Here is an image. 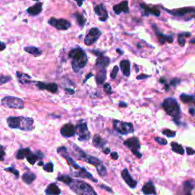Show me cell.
<instances>
[{"mask_svg": "<svg viewBox=\"0 0 195 195\" xmlns=\"http://www.w3.org/2000/svg\"><path fill=\"white\" fill-rule=\"evenodd\" d=\"M8 126L11 129H19L23 131H32L34 128V121L28 117H9L6 120Z\"/></svg>", "mask_w": 195, "mask_h": 195, "instance_id": "6da1fadb", "label": "cell"}, {"mask_svg": "<svg viewBox=\"0 0 195 195\" xmlns=\"http://www.w3.org/2000/svg\"><path fill=\"white\" fill-rule=\"evenodd\" d=\"M69 57L72 59V67L75 73L84 68L88 62V58L86 52L81 48L73 49L69 53Z\"/></svg>", "mask_w": 195, "mask_h": 195, "instance_id": "7a4b0ae2", "label": "cell"}, {"mask_svg": "<svg viewBox=\"0 0 195 195\" xmlns=\"http://www.w3.org/2000/svg\"><path fill=\"white\" fill-rule=\"evenodd\" d=\"M69 187L77 195H98L91 185L83 181L73 179Z\"/></svg>", "mask_w": 195, "mask_h": 195, "instance_id": "3957f363", "label": "cell"}, {"mask_svg": "<svg viewBox=\"0 0 195 195\" xmlns=\"http://www.w3.org/2000/svg\"><path fill=\"white\" fill-rule=\"evenodd\" d=\"M164 110L167 112L168 115L172 116L174 118H177L180 116L181 109L179 104H178L176 100L173 98H167L164 100L163 103Z\"/></svg>", "mask_w": 195, "mask_h": 195, "instance_id": "277c9868", "label": "cell"}, {"mask_svg": "<svg viewBox=\"0 0 195 195\" xmlns=\"http://www.w3.org/2000/svg\"><path fill=\"white\" fill-rule=\"evenodd\" d=\"M1 103L4 107L15 109H23L24 108V101L20 98L14 96H6L1 100Z\"/></svg>", "mask_w": 195, "mask_h": 195, "instance_id": "5b68a950", "label": "cell"}, {"mask_svg": "<svg viewBox=\"0 0 195 195\" xmlns=\"http://www.w3.org/2000/svg\"><path fill=\"white\" fill-rule=\"evenodd\" d=\"M113 127H114V130L122 135L132 134L134 131L132 124L127 122H122V121H117V120L113 121Z\"/></svg>", "mask_w": 195, "mask_h": 195, "instance_id": "8992f818", "label": "cell"}, {"mask_svg": "<svg viewBox=\"0 0 195 195\" xmlns=\"http://www.w3.org/2000/svg\"><path fill=\"white\" fill-rule=\"evenodd\" d=\"M85 162L95 166L96 170H97L98 175H99L100 176L103 177L105 176V175H107V169H106L105 168V165H104L102 161L100 160L99 159L96 158V157L91 156V155H88V157H87Z\"/></svg>", "mask_w": 195, "mask_h": 195, "instance_id": "52a82bcc", "label": "cell"}, {"mask_svg": "<svg viewBox=\"0 0 195 195\" xmlns=\"http://www.w3.org/2000/svg\"><path fill=\"white\" fill-rule=\"evenodd\" d=\"M76 134L78 135V139L79 141L86 142L90 139V132L88 131V126L85 121H81L76 127Z\"/></svg>", "mask_w": 195, "mask_h": 195, "instance_id": "ba28073f", "label": "cell"}, {"mask_svg": "<svg viewBox=\"0 0 195 195\" xmlns=\"http://www.w3.org/2000/svg\"><path fill=\"white\" fill-rule=\"evenodd\" d=\"M57 153L60 154L63 158L65 159L66 161L67 162V163H68V165H70V167L71 168H75L76 170H79L80 168H82V167L79 166V165L76 163V162L72 158V156L70 155L68 150H67L66 147L64 146L59 147V148L57 149Z\"/></svg>", "mask_w": 195, "mask_h": 195, "instance_id": "9c48e42d", "label": "cell"}, {"mask_svg": "<svg viewBox=\"0 0 195 195\" xmlns=\"http://www.w3.org/2000/svg\"><path fill=\"white\" fill-rule=\"evenodd\" d=\"M124 144L127 148L130 149L131 152L134 155H137L138 158H141L142 157V154L139 152V149L140 148V142L137 137H131V138L128 139V140L124 141Z\"/></svg>", "mask_w": 195, "mask_h": 195, "instance_id": "30bf717a", "label": "cell"}, {"mask_svg": "<svg viewBox=\"0 0 195 195\" xmlns=\"http://www.w3.org/2000/svg\"><path fill=\"white\" fill-rule=\"evenodd\" d=\"M101 33L99 31V29L97 28H92L89 31V32L87 34L86 37H85L84 42L86 44V45L90 46L94 44L99 38V37L101 36Z\"/></svg>", "mask_w": 195, "mask_h": 195, "instance_id": "8fae6325", "label": "cell"}, {"mask_svg": "<svg viewBox=\"0 0 195 195\" xmlns=\"http://www.w3.org/2000/svg\"><path fill=\"white\" fill-rule=\"evenodd\" d=\"M49 24L53 26L58 30H67L70 28L71 24L65 19H56L55 18H50Z\"/></svg>", "mask_w": 195, "mask_h": 195, "instance_id": "7c38bea8", "label": "cell"}, {"mask_svg": "<svg viewBox=\"0 0 195 195\" xmlns=\"http://www.w3.org/2000/svg\"><path fill=\"white\" fill-rule=\"evenodd\" d=\"M71 175L73 177H76V178H86V179L90 180V181H93V182H98V180L95 178H94L92 175L91 173L88 172V171L85 168L82 167L79 170H77L76 172H71Z\"/></svg>", "mask_w": 195, "mask_h": 195, "instance_id": "4fadbf2b", "label": "cell"}, {"mask_svg": "<svg viewBox=\"0 0 195 195\" xmlns=\"http://www.w3.org/2000/svg\"><path fill=\"white\" fill-rule=\"evenodd\" d=\"M60 134L63 137L66 138H70L76 136V128L73 124H66L63 125L60 129Z\"/></svg>", "mask_w": 195, "mask_h": 195, "instance_id": "5bb4252c", "label": "cell"}, {"mask_svg": "<svg viewBox=\"0 0 195 195\" xmlns=\"http://www.w3.org/2000/svg\"><path fill=\"white\" fill-rule=\"evenodd\" d=\"M70 146H71V152L73 155H74L75 158L78 160H84L86 161V158L88 157V155L83 151L80 147L76 145L73 142H70Z\"/></svg>", "mask_w": 195, "mask_h": 195, "instance_id": "9a60e30c", "label": "cell"}, {"mask_svg": "<svg viewBox=\"0 0 195 195\" xmlns=\"http://www.w3.org/2000/svg\"><path fill=\"white\" fill-rule=\"evenodd\" d=\"M37 88L40 90H47L51 93H57L58 91V86L56 83H44L38 82L36 84Z\"/></svg>", "mask_w": 195, "mask_h": 195, "instance_id": "2e32d148", "label": "cell"}, {"mask_svg": "<svg viewBox=\"0 0 195 195\" xmlns=\"http://www.w3.org/2000/svg\"><path fill=\"white\" fill-rule=\"evenodd\" d=\"M121 176H122L123 179L124 180L127 184L131 188H135L137 185V182L131 177V175L129 173L128 170L124 169L121 172Z\"/></svg>", "mask_w": 195, "mask_h": 195, "instance_id": "e0dca14e", "label": "cell"}, {"mask_svg": "<svg viewBox=\"0 0 195 195\" xmlns=\"http://www.w3.org/2000/svg\"><path fill=\"white\" fill-rule=\"evenodd\" d=\"M95 11L96 14L99 16V19L101 22H105L108 19V11L105 9V8H104L103 4L98 5V6H96V7L95 8Z\"/></svg>", "mask_w": 195, "mask_h": 195, "instance_id": "ac0fdd59", "label": "cell"}, {"mask_svg": "<svg viewBox=\"0 0 195 195\" xmlns=\"http://www.w3.org/2000/svg\"><path fill=\"white\" fill-rule=\"evenodd\" d=\"M46 195H60L61 190L56 183H50L44 191Z\"/></svg>", "mask_w": 195, "mask_h": 195, "instance_id": "d6986e66", "label": "cell"}, {"mask_svg": "<svg viewBox=\"0 0 195 195\" xmlns=\"http://www.w3.org/2000/svg\"><path fill=\"white\" fill-rule=\"evenodd\" d=\"M114 11H115V13L117 15L121 14V12H125L127 13L129 11V8H128V2L127 1H124L121 3H120L118 5H116L113 8Z\"/></svg>", "mask_w": 195, "mask_h": 195, "instance_id": "ffe728a7", "label": "cell"}, {"mask_svg": "<svg viewBox=\"0 0 195 195\" xmlns=\"http://www.w3.org/2000/svg\"><path fill=\"white\" fill-rule=\"evenodd\" d=\"M106 142L107 141L104 139H103L101 136L98 135V134H95L93 137V140H92V143L93 146L95 147L98 149H102L104 148V146H105Z\"/></svg>", "mask_w": 195, "mask_h": 195, "instance_id": "44dd1931", "label": "cell"}, {"mask_svg": "<svg viewBox=\"0 0 195 195\" xmlns=\"http://www.w3.org/2000/svg\"><path fill=\"white\" fill-rule=\"evenodd\" d=\"M110 63V59L104 56H99L96 60V66L101 69H105Z\"/></svg>", "mask_w": 195, "mask_h": 195, "instance_id": "7402d4cb", "label": "cell"}, {"mask_svg": "<svg viewBox=\"0 0 195 195\" xmlns=\"http://www.w3.org/2000/svg\"><path fill=\"white\" fill-rule=\"evenodd\" d=\"M36 178H37V176H36L35 174L29 171L24 172L22 176V181L27 184H32L33 181L36 179Z\"/></svg>", "mask_w": 195, "mask_h": 195, "instance_id": "603a6c76", "label": "cell"}, {"mask_svg": "<svg viewBox=\"0 0 195 195\" xmlns=\"http://www.w3.org/2000/svg\"><path fill=\"white\" fill-rule=\"evenodd\" d=\"M142 191L143 192V194L145 195H150V194H156V191H155V188L154 184H152L151 181L146 183V184H144V186L142 187Z\"/></svg>", "mask_w": 195, "mask_h": 195, "instance_id": "cb8c5ba5", "label": "cell"}, {"mask_svg": "<svg viewBox=\"0 0 195 195\" xmlns=\"http://www.w3.org/2000/svg\"><path fill=\"white\" fill-rule=\"evenodd\" d=\"M120 66H121V70H122L123 74L125 76H129L130 73V61L127 60H122L120 63Z\"/></svg>", "mask_w": 195, "mask_h": 195, "instance_id": "d4e9b609", "label": "cell"}, {"mask_svg": "<svg viewBox=\"0 0 195 195\" xmlns=\"http://www.w3.org/2000/svg\"><path fill=\"white\" fill-rule=\"evenodd\" d=\"M170 14L173 15L175 16H184L186 14L188 13H191L192 11H194V9H191V8H184V9H177V10L174 11H168Z\"/></svg>", "mask_w": 195, "mask_h": 195, "instance_id": "484cf974", "label": "cell"}, {"mask_svg": "<svg viewBox=\"0 0 195 195\" xmlns=\"http://www.w3.org/2000/svg\"><path fill=\"white\" fill-rule=\"evenodd\" d=\"M42 11V3L39 2L35 4L32 7L28 8L27 10V12L31 15H37L40 14Z\"/></svg>", "mask_w": 195, "mask_h": 195, "instance_id": "4316f807", "label": "cell"}, {"mask_svg": "<svg viewBox=\"0 0 195 195\" xmlns=\"http://www.w3.org/2000/svg\"><path fill=\"white\" fill-rule=\"evenodd\" d=\"M106 79V70L104 69H101L98 72V73L96 74L95 76V80L97 84L99 86V85H102L103 83H104Z\"/></svg>", "mask_w": 195, "mask_h": 195, "instance_id": "83f0119b", "label": "cell"}, {"mask_svg": "<svg viewBox=\"0 0 195 195\" xmlns=\"http://www.w3.org/2000/svg\"><path fill=\"white\" fill-rule=\"evenodd\" d=\"M32 152V150H30V148H22L20 150H18V152H16L15 157L17 159H24V158L28 156V155L30 154V152Z\"/></svg>", "mask_w": 195, "mask_h": 195, "instance_id": "f1b7e54d", "label": "cell"}, {"mask_svg": "<svg viewBox=\"0 0 195 195\" xmlns=\"http://www.w3.org/2000/svg\"><path fill=\"white\" fill-rule=\"evenodd\" d=\"M24 51L27 52V53H30L34 57H39V56L41 55L42 52L39 50L38 48L35 47H24Z\"/></svg>", "mask_w": 195, "mask_h": 195, "instance_id": "f546056e", "label": "cell"}, {"mask_svg": "<svg viewBox=\"0 0 195 195\" xmlns=\"http://www.w3.org/2000/svg\"><path fill=\"white\" fill-rule=\"evenodd\" d=\"M16 75H17V78H19V81L21 83H30V79H31V76H28L27 74H24L23 73H19V72H17L16 73Z\"/></svg>", "mask_w": 195, "mask_h": 195, "instance_id": "4dcf8cb0", "label": "cell"}, {"mask_svg": "<svg viewBox=\"0 0 195 195\" xmlns=\"http://www.w3.org/2000/svg\"><path fill=\"white\" fill-rule=\"evenodd\" d=\"M57 180L58 181H60V182H63L66 184V185H68L70 184V183L73 181V178L70 176V175H59L57 178Z\"/></svg>", "mask_w": 195, "mask_h": 195, "instance_id": "1f68e13d", "label": "cell"}, {"mask_svg": "<svg viewBox=\"0 0 195 195\" xmlns=\"http://www.w3.org/2000/svg\"><path fill=\"white\" fill-rule=\"evenodd\" d=\"M171 146H172V148L173 152L180 154V155H184V148H183L180 144L173 142L171 143Z\"/></svg>", "mask_w": 195, "mask_h": 195, "instance_id": "d6a6232c", "label": "cell"}, {"mask_svg": "<svg viewBox=\"0 0 195 195\" xmlns=\"http://www.w3.org/2000/svg\"><path fill=\"white\" fill-rule=\"evenodd\" d=\"M194 189V184L189 181H184V191L185 195H191V191Z\"/></svg>", "mask_w": 195, "mask_h": 195, "instance_id": "836d02e7", "label": "cell"}, {"mask_svg": "<svg viewBox=\"0 0 195 195\" xmlns=\"http://www.w3.org/2000/svg\"><path fill=\"white\" fill-rule=\"evenodd\" d=\"M142 7L145 9V11L146 12L147 15H148L149 13H150V14L154 15H155V16L160 15V11L159 9H157L156 8H155V7L149 8L147 6H143V5L142 6Z\"/></svg>", "mask_w": 195, "mask_h": 195, "instance_id": "e575fe53", "label": "cell"}, {"mask_svg": "<svg viewBox=\"0 0 195 195\" xmlns=\"http://www.w3.org/2000/svg\"><path fill=\"white\" fill-rule=\"evenodd\" d=\"M158 39L161 44H164L166 41H168V43H172L173 42V37H172V36L166 37V36H165L164 34H158Z\"/></svg>", "mask_w": 195, "mask_h": 195, "instance_id": "d590c367", "label": "cell"}, {"mask_svg": "<svg viewBox=\"0 0 195 195\" xmlns=\"http://www.w3.org/2000/svg\"><path fill=\"white\" fill-rule=\"evenodd\" d=\"M180 99L182 102L184 103H190L192 102L194 100V96L189 95H186V94H181L180 95Z\"/></svg>", "mask_w": 195, "mask_h": 195, "instance_id": "8d00e7d4", "label": "cell"}, {"mask_svg": "<svg viewBox=\"0 0 195 195\" xmlns=\"http://www.w3.org/2000/svg\"><path fill=\"white\" fill-rule=\"evenodd\" d=\"M5 171L12 173L17 179H19V177H20V172H19V171L18 169H16L15 168H14V167H8V168H5Z\"/></svg>", "mask_w": 195, "mask_h": 195, "instance_id": "74e56055", "label": "cell"}, {"mask_svg": "<svg viewBox=\"0 0 195 195\" xmlns=\"http://www.w3.org/2000/svg\"><path fill=\"white\" fill-rule=\"evenodd\" d=\"M53 167H54V165H53V163L52 162L44 164L43 165V168L44 171L49 173L53 172Z\"/></svg>", "mask_w": 195, "mask_h": 195, "instance_id": "f35d334b", "label": "cell"}, {"mask_svg": "<svg viewBox=\"0 0 195 195\" xmlns=\"http://www.w3.org/2000/svg\"><path fill=\"white\" fill-rule=\"evenodd\" d=\"M11 80V77L9 76H4L2 74H0V86L6 83H9V81Z\"/></svg>", "mask_w": 195, "mask_h": 195, "instance_id": "ab89813d", "label": "cell"}, {"mask_svg": "<svg viewBox=\"0 0 195 195\" xmlns=\"http://www.w3.org/2000/svg\"><path fill=\"white\" fill-rule=\"evenodd\" d=\"M76 16L77 22H78V25H79L81 28H83V26L85 25V23H86V19H84V17H83L82 15L76 14Z\"/></svg>", "mask_w": 195, "mask_h": 195, "instance_id": "60d3db41", "label": "cell"}, {"mask_svg": "<svg viewBox=\"0 0 195 195\" xmlns=\"http://www.w3.org/2000/svg\"><path fill=\"white\" fill-rule=\"evenodd\" d=\"M163 134H164L165 136H166V137H175V135H176V133H175V131H173V130H164L163 131Z\"/></svg>", "mask_w": 195, "mask_h": 195, "instance_id": "b9f144b4", "label": "cell"}, {"mask_svg": "<svg viewBox=\"0 0 195 195\" xmlns=\"http://www.w3.org/2000/svg\"><path fill=\"white\" fill-rule=\"evenodd\" d=\"M118 71H119L118 66H115L113 68L112 72H111V78H112V79H115L116 77H117V73H118Z\"/></svg>", "mask_w": 195, "mask_h": 195, "instance_id": "7bdbcfd3", "label": "cell"}, {"mask_svg": "<svg viewBox=\"0 0 195 195\" xmlns=\"http://www.w3.org/2000/svg\"><path fill=\"white\" fill-rule=\"evenodd\" d=\"M5 146L0 145V161H2L4 159V157L6 155V152H5Z\"/></svg>", "mask_w": 195, "mask_h": 195, "instance_id": "ee69618b", "label": "cell"}, {"mask_svg": "<svg viewBox=\"0 0 195 195\" xmlns=\"http://www.w3.org/2000/svg\"><path fill=\"white\" fill-rule=\"evenodd\" d=\"M155 140L159 144H161V145H166V144L168 143V142H167L166 140H165V139H163V138H161V137H155Z\"/></svg>", "mask_w": 195, "mask_h": 195, "instance_id": "f6af8a7d", "label": "cell"}, {"mask_svg": "<svg viewBox=\"0 0 195 195\" xmlns=\"http://www.w3.org/2000/svg\"><path fill=\"white\" fill-rule=\"evenodd\" d=\"M104 90L105 92L108 93V94H111V93L112 92V91H111V87L108 83H105V84L104 85Z\"/></svg>", "mask_w": 195, "mask_h": 195, "instance_id": "bcb514c9", "label": "cell"}, {"mask_svg": "<svg viewBox=\"0 0 195 195\" xmlns=\"http://www.w3.org/2000/svg\"><path fill=\"white\" fill-rule=\"evenodd\" d=\"M180 83V79L179 78H174L171 81V85L172 86H176L177 85L179 84Z\"/></svg>", "mask_w": 195, "mask_h": 195, "instance_id": "7dc6e473", "label": "cell"}, {"mask_svg": "<svg viewBox=\"0 0 195 195\" xmlns=\"http://www.w3.org/2000/svg\"><path fill=\"white\" fill-rule=\"evenodd\" d=\"M100 188H102V189L105 190V191H108V192H110V193H112V192H113L112 189H111V188H109V187L106 186V185L101 184V185H100Z\"/></svg>", "mask_w": 195, "mask_h": 195, "instance_id": "c3c4849f", "label": "cell"}, {"mask_svg": "<svg viewBox=\"0 0 195 195\" xmlns=\"http://www.w3.org/2000/svg\"><path fill=\"white\" fill-rule=\"evenodd\" d=\"M111 157L112 159L117 160L118 159V154H117V152H113L111 153Z\"/></svg>", "mask_w": 195, "mask_h": 195, "instance_id": "681fc988", "label": "cell"}, {"mask_svg": "<svg viewBox=\"0 0 195 195\" xmlns=\"http://www.w3.org/2000/svg\"><path fill=\"white\" fill-rule=\"evenodd\" d=\"M187 150V152H188V155H193V154L195 153V151L194 150H193L192 148H191V147H188V148L186 149Z\"/></svg>", "mask_w": 195, "mask_h": 195, "instance_id": "f907efd6", "label": "cell"}, {"mask_svg": "<svg viewBox=\"0 0 195 195\" xmlns=\"http://www.w3.org/2000/svg\"><path fill=\"white\" fill-rule=\"evenodd\" d=\"M6 44L4 43V42H2L0 41V51H2L6 49Z\"/></svg>", "mask_w": 195, "mask_h": 195, "instance_id": "816d5d0a", "label": "cell"}, {"mask_svg": "<svg viewBox=\"0 0 195 195\" xmlns=\"http://www.w3.org/2000/svg\"><path fill=\"white\" fill-rule=\"evenodd\" d=\"M65 90H66V91L70 95H73L75 93L74 90L71 89V88H65Z\"/></svg>", "mask_w": 195, "mask_h": 195, "instance_id": "f5cc1de1", "label": "cell"}, {"mask_svg": "<svg viewBox=\"0 0 195 195\" xmlns=\"http://www.w3.org/2000/svg\"><path fill=\"white\" fill-rule=\"evenodd\" d=\"M148 76H146V75H140V76H138L137 77V79H144V78H148Z\"/></svg>", "mask_w": 195, "mask_h": 195, "instance_id": "db71d44e", "label": "cell"}, {"mask_svg": "<svg viewBox=\"0 0 195 195\" xmlns=\"http://www.w3.org/2000/svg\"><path fill=\"white\" fill-rule=\"evenodd\" d=\"M119 107H121V108H126L127 107V104L125 102H120L119 103Z\"/></svg>", "mask_w": 195, "mask_h": 195, "instance_id": "11a10c76", "label": "cell"}, {"mask_svg": "<svg viewBox=\"0 0 195 195\" xmlns=\"http://www.w3.org/2000/svg\"><path fill=\"white\" fill-rule=\"evenodd\" d=\"M178 42H179V44H181V46H183V45H184V43H185V40H184V39H181V37H179V39H178Z\"/></svg>", "mask_w": 195, "mask_h": 195, "instance_id": "9f6ffc18", "label": "cell"}, {"mask_svg": "<svg viewBox=\"0 0 195 195\" xmlns=\"http://www.w3.org/2000/svg\"><path fill=\"white\" fill-rule=\"evenodd\" d=\"M92 76H93V74H92V73H89V74H88V75H87L86 78H85V80H84V83H86L87 80H88V78H91V77H92Z\"/></svg>", "mask_w": 195, "mask_h": 195, "instance_id": "6f0895ef", "label": "cell"}, {"mask_svg": "<svg viewBox=\"0 0 195 195\" xmlns=\"http://www.w3.org/2000/svg\"><path fill=\"white\" fill-rule=\"evenodd\" d=\"M76 1L77 2V3H78V6H82V5H83L84 0H76Z\"/></svg>", "mask_w": 195, "mask_h": 195, "instance_id": "680465c9", "label": "cell"}, {"mask_svg": "<svg viewBox=\"0 0 195 195\" xmlns=\"http://www.w3.org/2000/svg\"><path fill=\"white\" fill-rule=\"evenodd\" d=\"M110 151H111V150H110L109 148H106V149H104V151H103V152H104V154H109Z\"/></svg>", "mask_w": 195, "mask_h": 195, "instance_id": "91938a15", "label": "cell"}, {"mask_svg": "<svg viewBox=\"0 0 195 195\" xmlns=\"http://www.w3.org/2000/svg\"><path fill=\"white\" fill-rule=\"evenodd\" d=\"M189 112L191 113V114H192V115H194V108H190L189 109Z\"/></svg>", "mask_w": 195, "mask_h": 195, "instance_id": "94428289", "label": "cell"}, {"mask_svg": "<svg viewBox=\"0 0 195 195\" xmlns=\"http://www.w3.org/2000/svg\"><path fill=\"white\" fill-rule=\"evenodd\" d=\"M38 165H39V166H40H40H43V165H44V163H42V161H40V162H39V163H38Z\"/></svg>", "mask_w": 195, "mask_h": 195, "instance_id": "6125c7cd", "label": "cell"}, {"mask_svg": "<svg viewBox=\"0 0 195 195\" xmlns=\"http://www.w3.org/2000/svg\"><path fill=\"white\" fill-rule=\"evenodd\" d=\"M34 1H38V0H34Z\"/></svg>", "mask_w": 195, "mask_h": 195, "instance_id": "be15d7a7", "label": "cell"}]
</instances>
